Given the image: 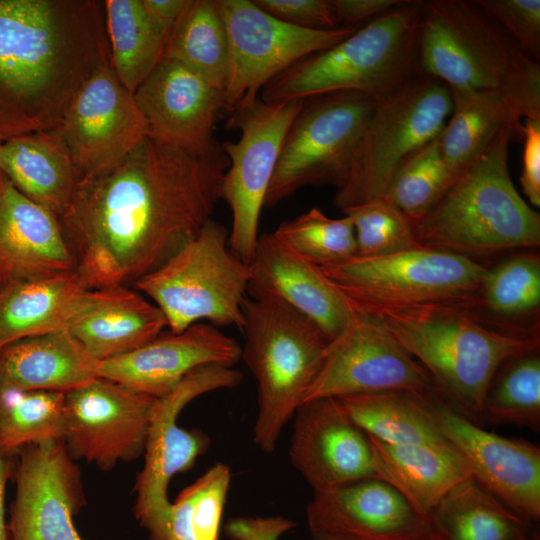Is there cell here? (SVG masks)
<instances>
[{"label": "cell", "instance_id": "cell-44", "mask_svg": "<svg viewBox=\"0 0 540 540\" xmlns=\"http://www.w3.org/2000/svg\"><path fill=\"white\" fill-rule=\"evenodd\" d=\"M271 16L288 24L309 29L338 26L330 0H253Z\"/></svg>", "mask_w": 540, "mask_h": 540}, {"label": "cell", "instance_id": "cell-28", "mask_svg": "<svg viewBox=\"0 0 540 540\" xmlns=\"http://www.w3.org/2000/svg\"><path fill=\"white\" fill-rule=\"evenodd\" d=\"M99 362L67 329L17 340L0 348V391L66 393L97 378Z\"/></svg>", "mask_w": 540, "mask_h": 540}, {"label": "cell", "instance_id": "cell-31", "mask_svg": "<svg viewBox=\"0 0 540 540\" xmlns=\"http://www.w3.org/2000/svg\"><path fill=\"white\" fill-rule=\"evenodd\" d=\"M462 305L495 329L540 335L539 255L518 254L488 267L477 293Z\"/></svg>", "mask_w": 540, "mask_h": 540}, {"label": "cell", "instance_id": "cell-36", "mask_svg": "<svg viewBox=\"0 0 540 540\" xmlns=\"http://www.w3.org/2000/svg\"><path fill=\"white\" fill-rule=\"evenodd\" d=\"M164 56L184 64L224 92L230 51L218 0H190L169 33Z\"/></svg>", "mask_w": 540, "mask_h": 540}, {"label": "cell", "instance_id": "cell-50", "mask_svg": "<svg viewBox=\"0 0 540 540\" xmlns=\"http://www.w3.org/2000/svg\"><path fill=\"white\" fill-rule=\"evenodd\" d=\"M310 540H364L339 534L331 533H311Z\"/></svg>", "mask_w": 540, "mask_h": 540}, {"label": "cell", "instance_id": "cell-37", "mask_svg": "<svg viewBox=\"0 0 540 540\" xmlns=\"http://www.w3.org/2000/svg\"><path fill=\"white\" fill-rule=\"evenodd\" d=\"M511 425L540 431L539 349L505 361L485 393L479 425Z\"/></svg>", "mask_w": 540, "mask_h": 540}, {"label": "cell", "instance_id": "cell-7", "mask_svg": "<svg viewBox=\"0 0 540 540\" xmlns=\"http://www.w3.org/2000/svg\"><path fill=\"white\" fill-rule=\"evenodd\" d=\"M242 311L241 359L258 386L253 442L272 453L319 374L330 341L312 321L276 297L246 296Z\"/></svg>", "mask_w": 540, "mask_h": 540}, {"label": "cell", "instance_id": "cell-26", "mask_svg": "<svg viewBox=\"0 0 540 540\" xmlns=\"http://www.w3.org/2000/svg\"><path fill=\"white\" fill-rule=\"evenodd\" d=\"M167 326L162 311L127 286L92 289L67 330L97 360L147 344Z\"/></svg>", "mask_w": 540, "mask_h": 540}, {"label": "cell", "instance_id": "cell-49", "mask_svg": "<svg viewBox=\"0 0 540 540\" xmlns=\"http://www.w3.org/2000/svg\"><path fill=\"white\" fill-rule=\"evenodd\" d=\"M8 478V466L4 454L0 450V540H9L8 527L5 520V488Z\"/></svg>", "mask_w": 540, "mask_h": 540}, {"label": "cell", "instance_id": "cell-43", "mask_svg": "<svg viewBox=\"0 0 540 540\" xmlns=\"http://www.w3.org/2000/svg\"><path fill=\"white\" fill-rule=\"evenodd\" d=\"M531 59L540 58L539 0H474Z\"/></svg>", "mask_w": 540, "mask_h": 540}, {"label": "cell", "instance_id": "cell-4", "mask_svg": "<svg viewBox=\"0 0 540 540\" xmlns=\"http://www.w3.org/2000/svg\"><path fill=\"white\" fill-rule=\"evenodd\" d=\"M418 73L448 88L496 91L523 119L540 118V66L474 1H422Z\"/></svg>", "mask_w": 540, "mask_h": 540}, {"label": "cell", "instance_id": "cell-30", "mask_svg": "<svg viewBox=\"0 0 540 540\" xmlns=\"http://www.w3.org/2000/svg\"><path fill=\"white\" fill-rule=\"evenodd\" d=\"M0 170L22 194L58 219L79 181L57 128L0 143Z\"/></svg>", "mask_w": 540, "mask_h": 540}, {"label": "cell", "instance_id": "cell-21", "mask_svg": "<svg viewBox=\"0 0 540 540\" xmlns=\"http://www.w3.org/2000/svg\"><path fill=\"white\" fill-rule=\"evenodd\" d=\"M133 97L148 137L191 151L216 142L213 130L223 91L184 64L163 56Z\"/></svg>", "mask_w": 540, "mask_h": 540}, {"label": "cell", "instance_id": "cell-12", "mask_svg": "<svg viewBox=\"0 0 540 540\" xmlns=\"http://www.w3.org/2000/svg\"><path fill=\"white\" fill-rule=\"evenodd\" d=\"M243 373L234 367L211 364L190 372L174 389L155 399L144 449V466L136 478L134 514L148 533L159 540L171 502L170 480L193 467L210 439L201 430L178 426L179 414L195 398L238 386Z\"/></svg>", "mask_w": 540, "mask_h": 540}, {"label": "cell", "instance_id": "cell-8", "mask_svg": "<svg viewBox=\"0 0 540 540\" xmlns=\"http://www.w3.org/2000/svg\"><path fill=\"white\" fill-rule=\"evenodd\" d=\"M451 112L448 86L421 73L376 101L334 204L343 211L382 198L401 164L439 137Z\"/></svg>", "mask_w": 540, "mask_h": 540}, {"label": "cell", "instance_id": "cell-3", "mask_svg": "<svg viewBox=\"0 0 540 540\" xmlns=\"http://www.w3.org/2000/svg\"><path fill=\"white\" fill-rule=\"evenodd\" d=\"M354 309L375 317L425 368L451 407L477 424L499 367L540 347V335L495 329L458 303Z\"/></svg>", "mask_w": 540, "mask_h": 540}, {"label": "cell", "instance_id": "cell-29", "mask_svg": "<svg viewBox=\"0 0 540 540\" xmlns=\"http://www.w3.org/2000/svg\"><path fill=\"white\" fill-rule=\"evenodd\" d=\"M369 439L377 477L425 517L450 489L472 476L450 443L394 445Z\"/></svg>", "mask_w": 540, "mask_h": 540}, {"label": "cell", "instance_id": "cell-40", "mask_svg": "<svg viewBox=\"0 0 540 540\" xmlns=\"http://www.w3.org/2000/svg\"><path fill=\"white\" fill-rule=\"evenodd\" d=\"M455 179L443 159L437 138L401 164L382 198L416 223L440 200Z\"/></svg>", "mask_w": 540, "mask_h": 540}, {"label": "cell", "instance_id": "cell-14", "mask_svg": "<svg viewBox=\"0 0 540 540\" xmlns=\"http://www.w3.org/2000/svg\"><path fill=\"white\" fill-rule=\"evenodd\" d=\"M303 101L267 103L257 97L231 115L229 125L240 129V139L221 143L229 161L219 190L232 213L229 248L247 264L283 139Z\"/></svg>", "mask_w": 540, "mask_h": 540}, {"label": "cell", "instance_id": "cell-41", "mask_svg": "<svg viewBox=\"0 0 540 540\" xmlns=\"http://www.w3.org/2000/svg\"><path fill=\"white\" fill-rule=\"evenodd\" d=\"M272 233L291 250L319 267L356 256L350 218L346 215L339 219L328 217L318 207L282 222Z\"/></svg>", "mask_w": 540, "mask_h": 540}, {"label": "cell", "instance_id": "cell-17", "mask_svg": "<svg viewBox=\"0 0 540 540\" xmlns=\"http://www.w3.org/2000/svg\"><path fill=\"white\" fill-rule=\"evenodd\" d=\"M57 130L79 180L113 167L148 136L133 94L108 61L82 83Z\"/></svg>", "mask_w": 540, "mask_h": 540}, {"label": "cell", "instance_id": "cell-5", "mask_svg": "<svg viewBox=\"0 0 540 540\" xmlns=\"http://www.w3.org/2000/svg\"><path fill=\"white\" fill-rule=\"evenodd\" d=\"M515 137H520L515 130H502L414 223L420 246L472 259L539 246L540 215L509 174L508 150Z\"/></svg>", "mask_w": 540, "mask_h": 540}, {"label": "cell", "instance_id": "cell-48", "mask_svg": "<svg viewBox=\"0 0 540 540\" xmlns=\"http://www.w3.org/2000/svg\"><path fill=\"white\" fill-rule=\"evenodd\" d=\"M142 2L147 13L170 33L190 0H142Z\"/></svg>", "mask_w": 540, "mask_h": 540}, {"label": "cell", "instance_id": "cell-35", "mask_svg": "<svg viewBox=\"0 0 540 540\" xmlns=\"http://www.w3.org/2000/svg\"><path fill=\"white\" fill-rule=\"evenodd\" d=\"M111 66L131 93L164 56L169 33L146 11L142 0L105 1Z\"/></svg>", "mask_w": 540, "mask_h": 540}, {"label": "cell", "instance_id": "cell-23", "mask_svg": "<svg viewBox=\"0 0 540 540\" xmlns=\"http://www.w3.org/2000/svg\"><path fill=\"white\" fill-rule=\"evenodd\" d=\"M240 360L241 346L234 338L199 322L179 333L159 334L134 351L100 361L98 377L158 398L201 366L233 367Z\"/></svg>", "mask_w": 540, "mask_h": 540}, {"label": "cell", "instance_id": "cell-27", "mask_svg": "<svg viewBox=\"0 0 540 540\" xmlns=\"http://www.w3.org/2000/svg\"><path fill=\"white\" fill-rule=\"evenodd\" d=\"M91 290L78 270L0 284V348L67 329Z\"/></svg>", "mask_w": 540, "mask_h": 540}, {"label": "cell", "instance_id": "cell-11", "mask_svg": "<svg viewBox=\"0 0 540 540\" xmlns=\"http://www.w3.org/2000/svg\"><path fill=\"white\" fill-rule=\"evenodd\" d=\"M375 105L352 91L304 99L283 139L264 206L308 185L340 186Z\"/></svg>", "mask_w": 540, "mask_h": 540}, {"label": "cell", "instance_id": "cell-39", "mask_svg": "<svg viewBox=\"0 0 540 540\" xmlns=\"http://www.w3.org/2000/svg\"><path fill=\"white\" fill-rule=\"evenodd\" d=\"M230 483L226 464L207 469L170 504L159 540H219Z\"/></svg>", "mask_w": 540, "mask_h": 540}, {"label": "cell", "instance_id": "cell-32", "mask_svg": "<svg viewBox=\"0 0 540 540\" xmlns=\"http://www.w3.org/2000/svg\"><path fill=\"white\" fill-rule=\"evenodd\" d=\"M430 540H523L531 524L472 476L450 489L427 515Z\"/></svg>", "mask_w": 540, "mask_h": 540}, {"label": "cell", "instance_id": "cell-45", "mask_svg": "<svg viewBox=\"0 0 540 540\" xmlns=\"http://www.w3.org/2000/svg\"><path fill=\"white\" fill-rule=\"evenodd\" d=\"M523 139L520 182L529 202L540 206V118H525L521 127Z\"/></svg>", "mask_w": 540, "mask_h": 540}, {"label": "cell", "instance_id": "cell-38", "mask_svg": "<svg viewBox=\"0 0 540 540\" xmlns=\"http://www.w3.org/2000/svg\"><path fill=\"white\" fill-rule=\"evenodd\" d=\"M65 393L0 391V450L4 455L47 441L63 440Z\"/></svg>", "mask_w": 540, "mask_h": 540}, {"label": "cell", "instance_id": "cell-1", "mask_svg": "<svg viewBox=\"0 0 540 540\" xmlns=\"http://www.w3.org/2000/svg\"><path fill=\"white\" fill-rule=\"evenodd\" d=\"M228 166L217 141L191 151L147 136L80 179L59 221L87 285L135 284L166 262L211 219Z\"/></svg>", "mask_w": 540, "mask_h": 540}, {"label": "cell", "instance_id": "cell-9", "mask_svg": "<svg viewBox=\"0 0 540 540\" xmlns=\"http://www.w3.org/2000/svg\"><path fill=\"white\" fill-rule=\"evenodd\" d=\"M228 239L226 227L211 218L166 262L135 282L162 311L171 332L201 320L242 330L250 267L232 253Z\"/></svg>", "mask_w": 540, "mask_h": 540}, {"label": "cell", "instance_id": "cell-34", "mask_svg": "<svg viewBox=\"0 0 540 540\" xmlns=\"http://www.w3.org/2000/svg\"><path fill=\"white\" fill-rule=\"evenodd\" d=\"M429 393L389 390L338 399L354 423L377 441L394 445L449 443L431 413Z\"/></svg>", "mask_w": 540, "mask_h": 540}, {"label": "cell", "instance_id": "cell-25", "mask_svg": "<svg viewBox=\"0 0 540 540\" xmlns=\"http://www.w3.org/2000/svg\"><path fill=\"white\" fill-rule=\"evenodd\" d=\"M76 270L59 219L0 170V284Z\"/></svg>", "mask_w": 540, "mask_h": 540}, {"label": "cell", "instance_id": "cell-2", "mask_svg": "<svg viewBox=\"0 0 540 540\" xmlns=\"http://www.w3.org/2000/svg\"><path fill=\"white\" fill-rule=\"evenodd\" d=\"M91 2L0 0V143L57 128L108 52Z\"/></svg>", "mask_w": 540, "mask_h": 540}, {"label": "cell", "instance_id": "cell-18", "mask_svg": "<svg viewBox=\"0 0 540 540\" xmlns=\"http://www.w3.org/2000/svg\"><path fill=\"white\" fill-rule=\"evenodd\" d=\"M428 404L443 437L458 451L472 477L523 520H540V447L498 435L459 414L438 389Z\"/></svg>", "mask_w": 540, "mask_h": 540}, {"label": "cell", "instance_id": "cell-46", "mask_svg": "<svg viewBox=\"0 0 540 540\" xmlns=\"http://www.w3.org/2000/svg\"><path fill=\"white\" fill-rule=\"evenodd\" d=\"M296 523L282 516L235 517L228 520L224 531L231 540H278Z\"/></svg>", "mask_w": 540, "mask_h": 540}, {"label": "cell", "instance_id": "cell-22", "mask_svg": "<svg viewBox=\"0 0 540 540\" xmlns=\"http://www.w3.org/2000/svg\"><path fill=\"white\" fill-rule=\"evenodd\" d=\"M306 521L310 533L364 540H430L427 517L378 477L313 492Z\"/></svg>", "mask_w": 540, "mask_h": 540}, {"label": "cell", "instance_id": "cell-13", "mask_svg": "<svg viewBox=\"0 0 540 540\" xmlns=\"http://www.w3.org/2000/svg\"><path fill=\"white\" fill-rule=\"evenodd\" d=\"M230 51L223 109L230 115L259 97L277 75L317 52L329 49L361 26L309 29L283 22L252 0H218Z\"/></svg>", "mask_w": 540, "mask_h": 540}, {"label": "cell", "instance_id": "cell-51", "mask_svg": "<svg viewBox=\"0 0 540 540\" xmlns=\"http://www.w3.org/2000/svg\"><path fill=\"white\" fill-rule=\"evenodd\" d=\"M523 540H536L535 536L534 535H529L528 537H526L525 539Z\"/></svg>", "mask_w": 540, "mask_h": 540}, {"label": "cell", "instance_id": "cell-47", "mask_svg": "<svg viewBox=\"0 0 540 540\" xmlns=\"http://www.w3.org/2000/svg\"><path fill=\"white\" fill-rule=\"evenodd\" d=\"M403 0H332L338 26H360L370 22Z\"/></svg>", "mask_w": 540, "mask_h": 540}, {"label": "cell", "instance_id": "cell-33", "mask_svg": "<svg viewBox=\"0 0 540 540\" xmlns=\"http://www.w3.org/2000/svg\"><path fill=\"white\" fill-rule=\"evenodd\" d=\"M452 112L438 137L443 159L457 177L498 136L510 128L521 136V115L496 91L449 88Z\"/></svg>", "mask_w": 540, "mask_h": 540}, {"label": "cell", "instance_id": "cell-16", "mask_svg": "<svg viewBox=\"0 0 540 540\" xmlns=\"http://www.w3.org/2000/svg\"><path fill=\"white\" fill-rule=\"evenodd\" d=\"M437 389L425 368L373 316L356 311L348 328L329 342L324 362L303 402L389 390Z\"/></svg>", "mask_w": 540, "mask_h": 540}, {"label": "cell", "instance_id": "cell-10", "mask_svg": "<svg viewBox=\"0 0 540 540\" xmlns=\"http://www.w3.org/2000/svg\"><path fill=\"white\" fill-rule=\"evenodd\" d=\"M320 268L355 308L466 304L488 270L475 259L423 246Z\"/></svg>", "mask_w": 540, "mask_h": 540}, {"label": "cell", "instance_id": "cell-24", "mask_svg": "<svg viewBox=\"0 0 540 540\" xmlns=\"http://www.w3.org/2000/svg\"><path fill=\"white\" fill-rule=\"evenodd\" d=\"M250 295L276 297L312 321L332 341L356 316L350 300L321 268L273 233L259 236L249 263Z\"/></svg>", "mask_w": 540, "mask_h": 540}, {"label": "cell", "instance_id": "cell-6", "mask_svg": "<svg viewBox=\"0 0 540 540\" xmlns=\"http://www.w3.org/2000/svg\"><path fill=\"white\" fill-rule=\"evenodd\" d=\"M421 6L422 1L403 0L333 47L277 75L259 97L278 103L352 91L379 101L418 73Z\"/></svg>", "mask_w": 540, "mask_h": 540}, {"label": "cell", "instance_id": "cell-15", "mask_svg": "<svg viewBox=\"0 0 540 540\" xmlns=\"http://www.w3.org/2000/svg\"><path fill=\"white\" fill-rule=\"evenodd\" d=\"M154 397L97 377L65 393L63 442L102 470L144 454Z\"/></svg>", "mask_w": 540, "mask_h": 540}, {"label": "cell", "instance_id": "cell-19", "mask_svg": "<svg viewBox=\"0 0 540 540\" xmlns=\"http://www.w3.org/2000/svg\"><path fill=\"white\" fill-rule=\"evenodd\" d=\"M7 524L11 540H83L73 517L85 503L80 470L63 440L22 448Z\"/></svg>", "mask_w": 540, "mask_h": 540}, {"label": "cell", "instance_id": "cell-42", "mask_svg": "<svg viewBox=\"0 0 540 540\" xmlns=\"http://www.w3.org/2000/svg\"><path fill=\"white\" fill-rule=\"evenodd\" d=\"M351 220L356 256H385L420 246L414 223L384 198L342 211Z\"/></svg>", "mask_w": 540, "mask_h": 540}, {"label": "cell", "instance_id": "cell-20", "mask_svg": "<svg viewBox=\"0 0 540 540\" xmlns=\"http://www.w3.org/2000/svg\"><path fill=\"white\" fill-rule=\"evenodd\" d=\"M291 421L289 458L313 492L377 477L370 439L338 398L303 402Z\"/></svg>", "mask_w": 540, "mask_h": 540}]
</instances>
